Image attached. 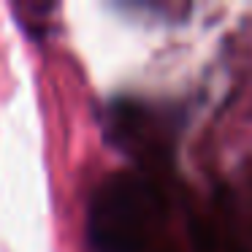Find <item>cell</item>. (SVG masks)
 Returning a JSON list of instances; mask_svg holds the SVG:
<instances>
[{
  "label": "cell",
  "mask_w": 252,
  "mask_h": 252,
  "mask_svg": "<svg viewBox=\"0 0 252 252\" xmlns=\"http://www.w3.org/2000/svg\"><path fill=\"white\" fill-rule=\"evenodd\" d=\"M158 192L147 179L117 174L98 190L90 217V236L100 252L141 250L152 217L158 214Z\"/></svg>",
  "instance_id": "6da1fadb"
}]
</instances>
